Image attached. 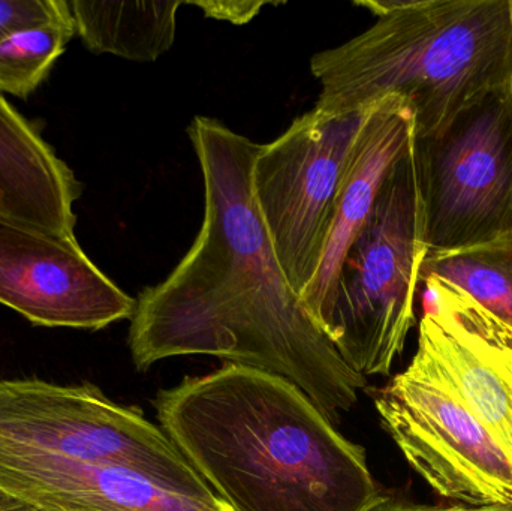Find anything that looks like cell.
Returning <instances> with one entry per match:
<instances>
[{
	"mask_svg": "<svg viewBox=\"0 0 512 511\" xmlns=\"http://www.w3.org/2000/svg\"><path fill=\"white\" fill-rule=\"evenodd\" d=\"M174 2H90L71 0L75 30L93 53L137 62H153L173 47L177 11Z\"/></svg>",
	"mask_w": 512,
	"mask_h": 511,
	"instance_id": "5bb4252c",
	"label": "cell"
},
{
	"mask_svg": "<svg viewBox=\"0 0 512 511\" xmlns=\"http://www.w3.org/2000/svg\"><path fill=\"white\" fill-rule=\"evenodd\" d=\"M471 511H512V507H487V509H471Z\"/></svg>",
	"mask_w": 512,
	"mask_h": 511,
	"instance_id": "44dd1931",
	"label": "cell"
},
{
	"mask_svg": "<svg viewBox=\"0 0 512 511\" xmlns=\"http://www.w3.org/2000/svg\"><path fill=\"white\" fill-rule=\"evenodd\" d=\"M188 134L203 173V225L176 269L138 296L128 338L135 368L218 357L285 378L339 422L367 378L343 362L280 267L252 185L261 144L206 116Z\"/></svg>",
	"mask_w": 512,
	"mask_h": 511,
	"instance_id": "6da1fadb",
	"label": "cell"
},
{
	"mask_svg": "<svg viewBox=\"0 0 512 511\" xmlns=\"http://www.w3.org/2000/svg\"><path fill=\"white\" fill-rule=\"evenodd\" d=\"M429 276L465 291L512 327V236L472 248L426 254L420 281Z\"/></svg>",
	"mask_w": 512,
	"mask_h": 511,
	"instance_id": "9a60e30c",
	"label": "cell"
},
{
	"mask_svg": "<svg viewBox=\"0 0 512 511\" xmlns=\"http://www.w3.org/2000/svg\"><path fill=\"white\" fill-rule=\"evenodd\" d=\"M186 5L197 6L203 11L204 17L242 26L254 20L264 6L279 5V3L245 2V0H203L201 2L198 0V2H186Z\"/></svg>",
	"mask_w": 512,
	"mask_h": 511,
	"instance_id": "ac0fdd59",
	"label": "cell"
},
{
	"mask_svg": "<svg viewBox=\"0 0 512 511\" xmlns=\"http://www.w3.org/2000/svg\"><path fill=\"white\" fill-rule=\"evenodd\" d=\"M372 511H471V509L463 506H421V504L403 503L387 497Z\"/></svg>",
	"mask_w": 512,
	"mask_h": 511,
	"instance_id": "d6986e66",
	"label": "cell"
},
{
	"mask_svg": "<svg viewBox=\"0 0 512 511\" xmlns=\"http://www.w3.org/2000/svg\"><path fill=\"white\" fill-rule=\"evenodd\" d=\"M378 17L345 44L315 54V108L346 113L399 96L415 137L432 134L475 101L512 84L511 0H364Z\"/></svg>",
	"mask_w": 512,
	"mask_h": 511,
	"instance_id": "3957f363",
	"label": "cell"
},
{
	"mask_svg": "<svg viewBox=\"0 0 512 511\" xmlns=\"http://www.w3.org/2000/svg\"><path fill=\"white\" fill-rule=\"evenodd\" d=\"M0 441L83 464L125 468L173 494L221 501L140 408L111 401L93 384L0 380Z\"/></svg>",
	"mask_w": 512,
	"mask_h": 511,
	"instance_id": "5b68a950",
	"label": "cell"
},
{
	"mask_svg": "<svg viewBox=\"0 0 512 511\" xmlns=\"http://www.w3.org/2000/svg\"><path fill=\"white\" fill-rule=\"evenodd\" d=\"M66 0H0V41L6 36L69 14Z\"/></svg>",
	"mask_w": 512,
	"mask_h": 511,
	"instance_id": "e0dca14e",
	"label": "cell"
},
{
	"mask_svg": "<svg viewBox=\"0 0 512 511\" xmlns=\"http://www.w3.org/2000/svg\"><path fill=\"white\" fill-rule=\"evenodd\" d=\"M30 498L45 511H231L167 491L125 468L44 456L30 477Z\"/></svg>",
	"mask_w": 512,
	"mask_h": 511,
	"instance_id": "4fadbf2b",
	"label": "cell"
},
{
	"mask_svg": "<svg viewBox=\"0 0 512 511\" xmlns=\"http://www.w3.org/2000/svg\"><path fill=\"white\" fill-rule=\"evenodd\" d=\"M382 426L412 470L466 509L512 507V455L463 399L414 357L376 393Z\"/></svg>",
	"mask_w": 512,
	"mask_h": 511,
	"instance_id": "ba28073f",
	"label": "cell"
},
{
	"mask_svg": "<svg viewBox=\"0 0 512 511\" xmlns=\"http://www.w3.org/2000/svg\"><path fill=\"white\" fill-rule=\"evenodd\" d=\"M159 425L231 511H372L363 447L285 378L225 363L153 401Z\"/></svg>",
	"mask_w": 512,
	"mask_h": 511,
	"instance_id": "7a4b0ae2",
	"label": "cell"
},
{
	"mask_svg": "<svg viewBox=\"0 0 512 511\" xmlns=\"http://www.w3.org/2000/svg\"><path fill=\"white\" fill-rule=\"evenodd\" d=\"M412 159L427 254L512 236V84L414 137Z\"/></svg>",
	"mask_w": 512,
	"mask_h": 511,
	"instance_id": "8992f818",
	"label": "cell"
},
{
	"mask_svg": "<svg viewBox=\"0 0 512 511\" xmlns=\"http://www.w3.org/2000/svg\"><path fill=\"white\" fill-rule=\"evenodd\" d=\"M0 305L35 326L101 330L131 320L137 299L101 272L75 237L0 216Z\"/></svg>",
	"mask_w": 512,
	"mask_h": 511,
	"instance_id": "9c48e42d",
	"label": "cell"
},
{
	"mask_svg": "<svg viewBox=\"0 0 512 511\" xmlns=\"http://www.w3.org/2000/svg\"><path fill=\"white\" fill-rule=\"evenodd\" d=\"M414 137V113L405 99L387 96L373 102L340 182L321 267L300 294L319 330L327 317L343 261L375 209L391 171L411 152Z\"/></svg>",
	"mask_w": 512,
	"mask_h": 511,
	"instance_id": "8fae6325",
	"label": "cell"
},
{
	"mask_svg": "<svg viewBox=\"0 0 512 511\" xmlns=\"http://www.w3.org/2000/svg\"><path fill=\"white\" fill-rule=\"evenodd\" d=\"M427 249L412 150L396 165L349 249L321 332L361 377L390 375L415 326Z\"/></svg>",
	"mask_w": 512,
	"mask_h": 511,
	"instance_id": "277c9868",
	"label": "cell"
},
{
	"mask_svg": "<svg viewBox=\"0 0 512 511\" xmlns=\"http://www.w3.org/2000/svg\"><path fill=\"white\" fill-rule=\"evenodd\" d=\"M71 8V6H69ZM77 35L72 12L0 41V93L32 95L48 77L66 45Z\"/></svg>",
	"mask_w": 512,
	"mask_h": 511,
	"instance_id": "2e32d148",
	"label": "cell"
},
{
	"mask_svg": "<svg viewBox=\"0 0 512 511\" xmlns=\"http://www.w3.org/2000/svg\"><path fill=\"white\" fill-rule=\"evenodd\" d=\"M370 107L337 114L313 108L256 153V204L298 296L321 267L340 182Z\"/></svg>",
	"mask_w": 512,
	"mask_h": 511,
	"instance_id": "52a82bcc",
	"label": "cell"
},
{
	"mask_svg": "<svg viewBox=\"0 0 512 511\" xmlns=\"http://www.w3.org/2000/svg\"><path fill=\"white\" fill-rule=\"evenodd\" d=\"M32 511H45V510H42V509H36V507H35V509H33Z\"/></svg>",
	"mask_w": 512,
	"mask_h": 511,
	"instance_id": "7402d4cb",
	"label": "cell"
},
{
	"mask_svg": "<svg viewBox=\"0 0 512 511\" xmlns=\"http://www.w3.org/2000/svg\"><path fill=\"white\" fill-rule=\"evenodd\" d=\"M414 357L442 378L512 455V327L442 279L423 278Z\"/></svg>",
	"mask_w": 512,
	"mask_h": 511,
	"instance_id": "30bf717a",
	"label": "cell"
},
{
	"mask_svg": "<svg viewBox=\"0 0 512 511\" xmlns=\"http://www.w3.org/2000/svg\"><path fill=\"white\" fill-rule=\"evenodd\" d=\"M35 507L0 489V511H32Z\"/></svg>",
	"mask_w": 512,
	"mask_h": 511,
	"instance_id": "ffe728a7",
	"label": "cell"
},
{
	"mask_svg": "<svg viewBox=\"0 0 512 511\" xmlns=\"http://www.w3.org/2000/svg\"><path fill=\"white\" fill-rule=\"evenodd\" d=\"M80 194L71 168L0 93V216L75 237Z\"/></svg>",
	"mask_w": 512,
	"mask_h": 511,
	"instance_id": "7c38bea8",
	"label": "cell"
},
{
	"mask_svg": "<svg viewBox=\"0 0 512 511\" xmlns=\"http://www.w3.org/2000/svg\"><path fill=\"white\" fill-rule=\"evenodd\" d=\"M511 8H512V0H511Z\"/></svg>",
	"mask_w": 512,
	"mask_h": 511,
	"instance_id": "603a6c76",
	"label": "cell"
}]
</instances>
